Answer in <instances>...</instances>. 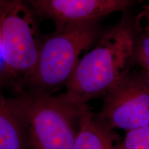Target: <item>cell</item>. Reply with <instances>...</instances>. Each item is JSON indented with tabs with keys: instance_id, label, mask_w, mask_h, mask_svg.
Wrapping results in <instances>:
<instances>
[{
	"instance_id": "cell-11",
	"label": "cell",
	"mask_w": 149,
	"mask_h": 149,
	"mask_svg": "<svg viewBox=\"0 0 149 149\" xmlns=\"http://www.w3.org/2000/svg\"><path fill=\"white\" fill-rule=\"evenodd\" d=\"M3 1V0H0V6H1V3H2V1Z\"/></svg>"
},
{
	"instance_id": "cell-9",
	"label": "cell",
	"mask_w": 149,
	"mask_h": 149,
	"mask_svg": "<svg viewBox=\"0 0 149 149\" xmlns=\"http://www.w3.org/2000/svg\"><path fill=\"white\" fill-rule=\"evenodd\" d=\"M134 66L149 78V6H145L133 25Z\"/></svg>"
},
{
	"instance_id": "cell-8",
	"label": "cell",
	"mask_w": 149,
	"mask_h": 149,
	"mask_svg": "<svg viewBox=\"0 0 149 149\" xmlns=\"http://www.w3.org/2000/svg\"><path fill=\"white\" fill-rule=\"evenodd\" d=\"M0 79V149H29L23 130L3 95Z\"/></svg>"
},
{
	"instance_id": "cell-10",
	"label": "cell",
	"mask_w": 149,
	"mask_h": 149,
	"mask_svg": "<svg viewBox=\"0 0 149 149\" xmlns=\"http://www.w3.org/2000/svg\"><path fill=\"white\" fill-rule=\"evenodd\" d=\"M116 149H149V124L126 132L122 140L117 141Z\"/></svg>"
},
{
	"instance_id": "cell-3",
	"label": "cell",
	"mask_w": 149,
	"mask_h": 149,
	"mask_svg": "<svg viewBox=\"0 0 149 149\" xmlns=\"http://www.w3.org/2000/svg\"><path fill=\"white\" fill-rule=\"evenodd\" d=\"M96 22L57 28L43 38L35 69L20 91L54 95L66 87L81 54L99 39Z\"/></svg>"
},
{
	"instance_id": "cell-2",
	"label": "cell",
	"mask_w": 149,
	"mask_h": 149,
	"mask_svg": "<svg viewBox=\"0 0 149 149\" xmlns=\"http://www.w3.org/2000/svg\"><path fill=\"white\" fill-rule=\"evenodd\" d=\"M11 111L23 130L29 149H72L81 117L88 104L61 95H41L20 91L8 98Z\"/></svg>"
},
{
	"instance_id": "cell-1",
	"label": "cell",
	"mask_w": 149,
	"mask_h": 149,
	"mask_svg": "<svg viewBox=\"0 0 149 149\" xmlns=\"http://www.w3.org/2000/svg\"><path fill=\"white\" fill-rule=\"evenodd\" d=\"M133 66V26L122 20L81 56L66 84L64 95L79 104L104 98Z\"/></svg>"
},
{
	"instance_id": "cell-12",
	"label": "cell",
	"mask_w": 149,
	"mask_h": 149,
	"mask_svg": "<svg viewBox=\"0 0 149 149\" xmlns=\"http://www.w3.org/2000/svg\"><path fill=\"white\" fill-rule=\"evenodd\" d=\"M141 0H136V1H140Z\"/></svg>"
},
{
	"instance_id": "cell-7",
	"label": "cell",
	"mask_w": 149,
	"mask_h": 149,
	"mask_svg": "<svg viewBox=\"0 0 149 149\" xmlns=\"http://www.w3.org/2000/svg\"><path fill=\"white\" fill-rule=\"evenodd\" d=\"M114 132L105 127L89 108L81 117L79 134L72 149H116Z\"/></svg>"
},
{
	"instance_id": "cell-5",
	"label": "cell",
	"mask_w": 149,
	"mask_h": 149,
	"mask_svg": "<svg viewBox=\"0 0 149 149\" xmlns=\"http://www.w3.org/2000/svg\"><path fill=\"white\" fill-rule=\"evenodd\" d=\"M95 115L113 131L128 132L149 124V78L132 70L104 97Z\"/></svg>"
},
{
	"instance_id": "cell-6",
	"label": "cell",
	"mask_w": 149,
	"mask_h": 149,
	"mask_svg": "<svg viewBox=\"0 0 149 149\" xmlns=\"http://www.w3.org/2000/svg\"><path fill=\"white\" fill-rule=\"evenodd\" d=\"M136 0H29L35 14L55 24L56 29L97 22L126 10Z\"/></svg>"
},
{
	"instance_id": "cell-4",
	"label": "cell",
	"mask_w": 149,
	"mask_h": 149,
	"mask_svg": "<svg viewBox=\"0 0 149 149\" xmlns=\"http://www.w3.org/2000/svg\"><path fill=\"white\" fill-rule=\"evenodd\" d=\"M35 17L26 0H3L0 6L2 75H6V83L11 81L16 92L32 74L38 59L42 38Z\"/></svg>"
}]
</instances>
